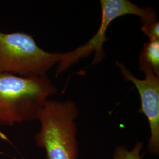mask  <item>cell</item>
Returning <instances> with one entry per match:
<instances>
[{"label": "cell", "mask_w": 159, "mask_h": 159, "mask_svg": "<svg viewBox=\"0 0 159 159\" xmlns=\"http://www.w3.org/2000/svg\"><path fill=\"white\" fill-rule=\"evenodd\" d=\"M57 91L47 75L0 73V125L12 126L36 120L40 109Z\"/></svg>", "instance_id": "cell-1"}, {"label": "cell", "mask_w": 159, "mask_h": 159, "mask_svg": "<svg viewBox=\"0 0 159 159\" xmlns=\"http://www.w3.org/2000/svg\"><path fill=\"white\" fill-rule=\"evenodd\" d=\"M79 115L76 103L48 100L37 114L40 130L35 134V145L44 150L46 159H79L77 127Z\"/></svg>", "instance_id": "cell-2"}, {"label": "cell", "mask_w": 159, "mask_h": 159, "mask_svg": "<svg viewBox=\"0 0 159 159\" xmlns=\"http://www.w3.org/2000/svg\"><path fill=\"white\" fill-rule=\"evenodd\" d=\"M61 57L62 53L49 52L40 48L31 35L0 31V73L46 76Z\"/></svg>", "instance_id": "cell-3"}, {"label": "cell", "mask_w": 159, "mask_h": 159, "mask_svg": "<svg viewBox=\"0 0 159 159\" xmlns=\"http://www.w3.org/2000/svg\"><path fill=\"white\" fill-rule=\"evenodd\" d=\"M100 2L102 17L96 33L84 45L79 46L73 51L62 53L61 60L57 64L56 75L93 52L94 57L91 64L96 65L102 62L105 57L102 47L108 40L106 33L110 24L116 18L128 14L135 15L140 17L143 25L157 21V13L152 8L140 7L129 0H101Z\"/></svg>", "instance_id": "cell-4"}, {"label": "cell", "mask_w": 159, "mask_h": 159, "mask_svg": "<svg viewBox=\"0 0 159 159\" xmlns=\"http://www.w3.org/2000/svg\"><path fill=\"white\" fill-rule=\"evenodd\" d=\"M125 81H131L139 91L141 107L139 112L144 114L148 119L150 136L148 141V152L151 154H159V76L150 70H143L145 78L137 79L123 63L116 62Z\"/></svg>", "instance_id": "cell-5"}, {"label": "cell", "mask_w": 159, "mask_h": 159, "mask_svg": "<svg viewBox=\"0 0 159 159\" xmlns=\"http://www.w3.org/2000/svg\"><path fill=\"white\" fill-rule=\"evenodd\" d=\"M141 71L148 68L159 76V40L144 43L139 57Z\"/></svg>", "instance_id": "cell-6"}, {"label": "cell", "mask_w": 159, "mask_h": 159, "mask_svg": "<svg viewBox=\"0 0 159 159\" xmlns=\"http://www.w3.org/2000/svg\"><path fill=\"white\" fill-rule=\"evenodd\" d=\"M143 146L144 142L142 141H137L131 150L119 144L114 150L113 159H142L144 154H141V151Z\"/></svg>", "instance_id": "cell-7"}, {"label": "cell", "mask_w": 159, "mask_h": 159, "mask_svg": "<svg viewBox=\"0 0 159 159\" xmlns=\"http://www.w3.org/2000/svg\"><path fill=\"white\" fill-rule=\"evenodd\" d=\"M143 33L149 38V41L159 40V22L156 21L146 25H142Z\"/></svg>", "instance_id": "cell-8"}, {"label": "cell", "mask_w": 159, "mask_h": 159, "mask_svg": "<svg viewBox=\"0 0 159 159\" xmlns=\"http://www.w3.org/2000/svg\"><path fill=\"white\" fill-rule=\"evenodd\" d=\"M21 159H25V158H24V157H22V158H21Z\"/></svg>", "instance_id": "cell-9"}]
</instances>
